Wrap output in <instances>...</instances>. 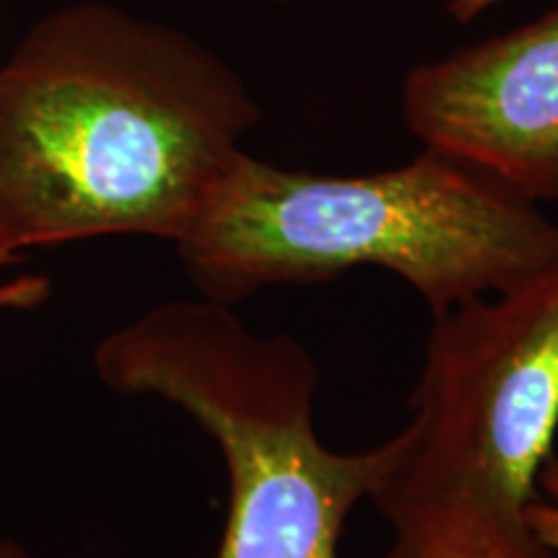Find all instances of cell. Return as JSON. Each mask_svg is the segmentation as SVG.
Masks as SVG:
<instances>
[{"label":"cell","mask_w":558,"mask_h":558,"mask_svg":"<svg viewBox=\"0 0 558 558\" xmlns=\"http://www.w3.org/2000/svg\"><path fill=\"white\" fill-rule=\"evenodd\" d=\"M499 3H505V0H450V13L460 24H471L478 13H484Z\"/></svg>","instance_id":"9c48e42d"},{"label":"cell","mask_w":558,"mask_h":558,"mask_svg":"<svg viewBox=\"0 0 558 558\" xmlns=\"http://www.w3.org/2000/svg\"><path fill=\"white\" fill-rule=\"evenodd\" d=\"M0 558H37V556H34L32 550H26L16 541L0 538Z\"/></svg>","instance_id":"30bf717a"},{"label":"cell","mask_w":558,"mask_h":558,"mask_svg":"<svg viewBox=\"0 0 558 558\" xmlns=\"http://www.w3.org/2000/svg\"><path fill=\"white\" fill-rule=\"evenodd\" d=\"M259 124L207 47L101 3L54 13L0 68V264L32 246L194 226Z\"/></svg>","instance_id":"6da1fadb"},{"label":"cell","mask_w":558,"mask_h":558,"mask_svg":"<svg viewBox=\"0 0 558 558\" xmlns=\"http://www.w3.org/2000/svg\"><path fill=\"white\" fill-rule=\"evenodd\" d=\"M173 246L199 298L226 305L375 267L401 277L437 316L554 267L558 222L427 148L357 177L284 169L243 150Z\"/></svg>","instance_id":"7a4b0ae2"},{"label":"cell","mask_w":558,"mask_h":558,"mask_svg":"<svg viewBox=\"0 0 558 558\" xmlns=\"http://www.w3.org/2000/svg\"><path fill=\"white\" fill-rule=\"evenodd\" d=\"M401 114L427 150L530 202H558V5L416 65L403 83Z\"/></svg>","instance_id":"5b68a950"},{"label":"cell","mask_w":558,"mask_h":558,"mask_svg":"<svg viewBox=\"0 0 558 558\" xmlns=\"http://www.w3.org/2000/svg\"><path fill=\"white\" fill-rule=\"evenodd\" d=\"M50 295V282L45 277H16L0 282V313L37 308Z\"/></svg>","instance_id":"ba28073f"},{"label":"cell","mask_w":558,"mask_h":558,"mask_svg":"<svg viewBox=\"0 0 558 558\" xmlns=\"http://www.w3.org/2000/svg\"><path fill=\"white\" fill-rule=\"evenodd\" d=\"M94 367L114 393L181 409L220 450L228 512L213 558H339L383 450L320 439V373L303 341L251 331L218 300H171L109 331Z\"/></svg>","instance_id":"3957f363"},{"label":"cell","mask_w":558,"mask_h":558,"mask_svg":"<svg viewBox=\"0 0 558 558\" xmlns=\"http://www.w3.org/2000/svg\"><path fill=\"white\" fill-rule=\"evenodd\" d=\"M367 499L383 520L437 505L525 514L558 427V262L437 313Z\"/></svg>","instance_id":"277c9868"},{"label":"cell","mask_w":558,"mask_h":558,"mask_svg":"<svg viewBox=\"0 0 558 558\" xmlns=\"http://www.w3.org/2000/svg\"><path fill=\"white\" fill-rule=\"evenodd\" d=\"M386 558H554L535 538L525 514L476 505L422 507L386 520Z\"/></svg>","instance_id":"8992f818"},{"label":"cell","mask_w":558,"mask_h":558,"mask_svg":"<svg viewBox=\"0 0 558 558\" xmlns=\"http://www.w3.org/2000/svg\"><path fill=\"white\" fill-rule=\"evenodd\" d=\"M541 497H535L525 509L530 530L550 554L558 556V458L550 456L538 473Z\"/></svg>","instance_id":"52a82bcc"}]
</instances>
